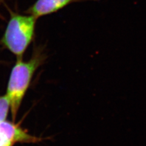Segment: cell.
Here are the masks:
<instances>
[{
  "instance_id": "obj_1",
  "label": "cell",
  "mask_w": 146,
  "mask_h": 146,
  "mask_svg": "<svg viewBox=\"0 0 146 146\" xmlns=\"http://www.w3.org/2000/svg\"><path fill=\"white\" fill-rule=\"evenodd\" d=\"M48 54L44 44H35L31 58L27 61L17 58L7 84L6 96L10 104L12 119L15 120L21 104L36 71L46 61Z\"/></svg>"
},
{
  "instance_id": "obj_2",
  "label": "cell",
  "mask_w": 146,
  "mask_h": 146,
  "mask_svg": "<svg viewBox=\"0 0 146 146\" xmlns=\"http://www.w3.org/2000/svg\"><path fill=\"white\" fill-rule=\"evenodd\" d=\"M36 21L37 18L31 15L11 12L1 43L17 58H23L29 45L34 42Z\"/></svg>"
},
{
  "instance_id": "obj_3",
  "label": "cell",
  "mask_w": 146,
  "mask_h": 146,
  "mask_svg": "<svg viewBox=\"0 0 146 146\" xmlns=\"http://www.w3.org/2000/svg\"><path fill=\"white\" fill-rule=\"evenodd\" d=\"M41 139L27 133L15 123L6 120L0 122V146H13L16 143H34Z\"/></svg>"
},
{
  "instance_id": "obj_4",
  "label": "cell",
  "mask_w": 146,
  "mask_h": 146,
  "mask_svg": "<svg viewBox=\"0 0 146 146\" xmlns=\"http://www.w3.org/2000/svg\"><path fill=\"white\" fill-rule=\"evenodd\" d=\"M90 0H36L25 13L38 18L52 14L75 3Z\"/></svg>"
},
{
  "instance_id": "obj_5",
  "label": "cell",
  "mask_w": 146,
  "mask_h": 146,
  "mask_svg": "<svg viewBox=\"0 0 146 146\" xmlns=\"http://www.w3.org/2000/svg\"><path fill=\"white\" fill-rule=\"evenodd\" d=\"M9 110L10 104L6 95L0 96V122L6 119Z\"/></svg>"
}]
</instances>
